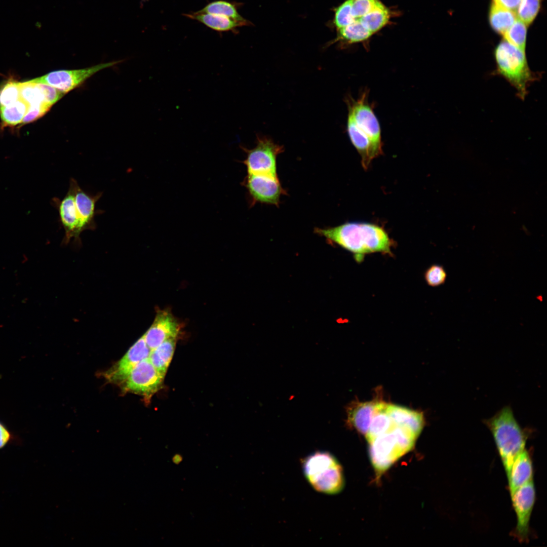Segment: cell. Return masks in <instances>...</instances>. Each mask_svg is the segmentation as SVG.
<instances>
[{
	"mask_svg": "<svg viewBox=\"0 0 547 547\" xmlns=\"http://www.w3.org/2000/svg\"><path fill=\"white\" fill-rule=\"evenodd\" d=\"M511 496L517 516L516 535L520 541H526L530 519L535 500V489L533 480L519 487Z\"/></svg>",
	"mask_w": 547,
	"mask_h": 547,
	"instance_id": "12",
	"label": "cell"
},
{
	"mask_svg": "<svg viewBox=\"0 0 547 547\" xmlns=\"http://www.w3.org/2000/svg\"><path fill=\"white\" fill-rule=\"evenodd\" d=\"M181 328V324L170 311L158 309L152 325L143 336L152 350L168 339L177 338Z\"/></svg>",
	"mask_w": 547,
	"mask_h": 547,
	"instance_id": "13",
	"label": "cell"
},
{
	"mask_svg": "<svg viewBox=\"0 0 547 547\" xmlns=\"http://www.w3.org/2000/svg\"><path fill=\"white\" fill-rule=\"evenodd\" d=\"M302 467L305 479L317 491L336 494L343 489L344 477L342 466L330 452L317 451L309 454L303 459Z\"/></svg>",
	"mask_w": 547,
	"mask_h": 547,
	"instance_id": "4",
	"label": "cell"
},
{
	"mask_svg": "<svg viewBox=\"0 0 547 547\" xmlns=\"http://www.w3.org/2000/svg\"><path fill=\"white\" fill-rule=\"evenodd\" d=\"M20 98L25 102L28 106L34 105L48 104L45 95L37 83L32 80L26 82H19Z\"/></svg>",
	"mask_w": 547,
	"mask_h": 547,
	"instance_id": "27",
	"label": "cell"
},
{
	"mask_svg": "<svg viewBox=\"0 0 547 547\" xmlns=\"http://www.w3.org/2000/svg\"><path fill=\"white\" fill-rule=\"evenodd\" d=\"M199 11L228 17L241 23L242 26L248 24V21L238 13L237 4L226 0L213 1Z\"/></svg>",
	"mask_w": 547,
	"mask_h": 547,
	"instance_id": "25",
	"label": "cell"
},
{
	"mask_svg": "<svg viewBox=\"0 0 547 547\" xmlns=\"http://www.w3.org/2000/svg\"><path fill=\"white\" fill-rule=\"evenodd\" d=\"M338 32L337 38L333 43L339 42L343 45L365 42L373 35L357 21L338 29Z\"/></svg>",
	"mask_w": 547,
	"mask_h": 547,
	"instance_id": "24",
	"label": "cell"
},
{
	"mask_svg": "<svg viewBox=\"0 0 547 547\" xmlns=\"http://www.w3.org/2000/svg\"><path fill=\"white\" fill-rule=\"evenodd\" d=\"M376 402L353 401L349 404L346 408L347 425L365 435L374 412Z\"/></svg>",
	"mask_w": 547,
	"mask_h": 547,
	"instance_id": "17",
	"label": "cell"
},
{
	"mask_svg": "<svg viewBox=\"0 0 547 547\" xmlns=\"http://www.w3.org/2000/svg\"><path fill=\"white\" fill-rule=\"evenodd\" d=\"M164 377L148 358L133 368L122 383L123 389L142 396L146 401H149L162 388Z\"/></svg>",
	"mask_w": 547,
	"mask_h": 547,
	"instance_id": "7",
	"label": "cell"
},
{
	"mask_svg": "<svg viewBox=\"0 0 547 547\" xmlns=\"http://www.w3.org/2000/svg\"><path fill=\"white\" fill-rule=\"evenodd\" d=\"M494 53L496 72L515 88L519 98L524 99L528 85L535 78L528 64L525 52L504 40Z\"/></svg>",
	"mask_w": 547,
	"mask_h": 547,
	"instance_id": "5",
	"label": "cell"
},
{
	"mask_svg": "<svg viewBox=\"0 0 547 547\" xmlns=\"http://www.w3.org/2000/svg\"><path fill=\"white\" fill-rule=\"evenodd\" d=\"M121 62V61H115L103 63L80 69L53 71L32 80L34 82L50 85L66 94L80 86L88 79L100 70L111 67Z\"/></svg>",
	"mask_w": 547,
	"mask_h": 547,
	"instance_id": "8",
	"label": "cell"
},
{
	"mask_svg": "<svg viewBox=\"0 0 547 547\" xmlns=\"http://www.w3.org/2000/svg\"><path fill=\"white\" fill-rule=\"evenodd\" d=\"M28 107V105L21 98L9 106L0 107V116L3 125L15 126L21 123Z\"/></svg>",
	"mask_w": 547,
	"mask_h": 547,
	"instance_id": "26",
	"label": "cell"
},
{
	"mask_svg": "<svg viewBox=\"0 0 547 547\" xmlns=\"http://www.w3.org/2000/svg\"><path fill=\"white\" fill-rule=\"evenodd\" d=\"M241 148L247 155L243 162L247 167L248 174L278 176L277 158L283 152V146L275 143L270 138L259 136L257 137L254 148Z\"/></svg>",
	"mask_w": 547,
	"mask_h": 547,
	"instance_id": "6",
	"label": "cell"
},
{
	"mask_svg": "<svg viewBox=\"0 0 547 547\" xmlns=\"http://www.w3.org/2000/svg\"><path fill=\"white\" fill-rule=\"evenodd\" d=\"M102 195V192H98L95 195L91 194L84 191L77 182H76L74 200L83 231L96 229L95 217L99 213H102V210L96 209V204Z\"/></svg>",
	"mask_w": 547,
	"mask_h": 547,
	"instance_id": "15",
	"label": "cell"
},
{
	"mask_svg": "<svg viewBox=\"0 0 547 547\" xmlns=\"http://www.w3.org/2000/svg\"><path fill=\"white\" fill-rule=\"evenodd\" d=\"M490 429L506 475L517 456L525 449L527 433L509 406H505L485 421Z\"/></svg>",
	"mask_w": 547,
	"mask_h": 547,
	"instance_id": "3",
	"label": "cell"
},
{
	"mask_svg": "<svg viewBox=\"0 0 547 547\" xmlns=\"http://www.w3.org/2000/svg\"><path fill=\"white\" fill-rule=\"evenodd\" d=\"M379 0H351V14L354 19L367 14L376 6Z\"/></svg>",
	"mask_w": 547,
	"mask_h": 547,
	"instance_id": "33",
	"label": "cell"
},
{
	"mask_svg": "<svg viewBox=\"0 0 547 547\" xmlns=\"http://www.w3.org/2000/svg\"><path fill=\"white\" fill-rule=\"evenodd\" d=\"M389 19L388 9L379 1L372 10L360 18L355 19L353 21H358L373 34L383 27Z\"/></svg>",
	"mask_w": 547,
	"mask_h": 547,
	"instance_id": "22",
	"label": "cell"
},
{
	"mask_svg": "<svg viewBox=\"0 0 547 547\" xmlns=\"http://www.w3.org/2000/svg\"><path fill=\"white\" fill-rule=\"evenodd\" d=\"M243 184L253 204L260 203L278 206L281 196L286 193L278 176L248 174Z\"/></svg>",
	"mask_w": 547,
	"mask_h": 547,
	"instance_id": "10",
	"label": "cell"
},
{
	"mask_svg": "<svg viewBox=\"0 0 547 547\" xmlns=\"http://www.w3.org/2000/svg\"><path fill=\"white\" fill-rule=\"evenodd\" d=\"M76 182L75 179L71 178L68 190L64 197L61 200L58 198L52 199L53 204L58 211L61 226L65 231L62 243L65 245L72 239L77 243H80V236L83 231L74 200L75 185Z\"/></svg>",
	"mask_w": 547,
	"mask_h": 547,
	"instance_id": "11",
	"label": "cell"
},
{
	"mask_svg": "<svg viewBox=\"0 0 547 547\" xmlns=\"http://www.w3.org/2000/svg\"><path fill=\"white\" fill-rule=\"evenodd\" d=\"M368 443L370 459L378 475L407 453L392 429Z\"/></svg>",
	"mask_w": 547,
	"mask_h": 547,
	"instance_id": "9",
	"label": "cell"
},
{
	"mask_svg": "<svg viewBox=\"0 0 547 547\" xmlns=\"http://www.w3.org/2000/svg\"><path fill=\"white\" fill-rule=\"evenodd\" d=\"M10 437V434L7 429L0 423V448L7 444Z\"/></svg>",
	"mask_w": 547,
	"mask_h": 547,
	"instance_id": "36",
	"label": "cell"
},
{
	"mask_svg": "<svg viewBox=\"0 0 547 547\" xmlns=\"http://www.w3.org/2000/svg\"><path fill=\"white\" fill-rule=\"evenodd\" d=\"M506 476L511 495L521 486L533 480L532 462L526 449L517 456Z\"/></svg>",
	"mask_w": 547,
	"mask_h": 547,
	"instance_id": "16",
	"label": "cell"
},
{
	"mask_svg": "<svg viewBox=\"0 0 547 547\" xmlns=\"http://www.w3.org/2000/svg\"><path fill=\"white\" fill-rule=\"evenodd\" d=\"M444 267L439 264H433L424 273V279L428 285L435 287L444 284L447 279Z\"/></svg>",
	"mask_w": 547,
	"mask_h": 547,
	"instance_id": "31",
	"label": "cell"
},
{
	"mask_svg": "<svg viewBox=\"0 0 547 547\" xmlns=\"http://www.w3.org/2000/svg\"><path fill=\"white\" fill-rule=\"evenodd\" d=\"M521 0H493L494 3L516 12Z\"/></svg>",
	"mask_w": 547,
	"mask_h": 547,
	"instance_id": "35",
	"label": "cell"
},
{
	"mask_svg": "<svg viewBox=\"0 0 547 547\" xmlns=\"http://www.w3.org/2000/svg\"><path fill=\"white\" fill-rule=\"evenodd\" d=\"M20 98L19 82L9 80L1 86L0 107L12 104Z\"/></svg>",
	"mask_w": 547,
	"mask_h": 547,
	"instance_id": "29",
	"label": "cell"
},
{
	"mask_svg": "<svg viewBox=\"0 0 547 547\" xmlns=\"http://www.w3.org/2000/svg\"><path fill=\"white\" fill-rule=\"evenodd\" d=\"M185 17L196 20L208 27L219 32L235 31L237 27L242 25L225 16L200 12L199 11L183 14Z\"/></svg>",
	"mask_w": 547,
	"mask_h": 547,
	"instance_id": "19",
	"label": "cell"
},
{
	"mask_svg": "<svg viewBox=\"0 0 547 547\" xmlns=\"http://www.w3.org/2000/svg\"><path fill=\"white\" fill-rule=\"evenodd\" d=\"M314 232L352 253L358 262L371 253L392 254L393 240L382 227L375 224L348 222L334 227H316Z\"/></svg>",
	"mask_w": 547,
	"mask_h": 547,
	"instance_id": "2",
	"label": "cell"
},
{
	"mask_svg": "<svg viewBox=\"0 0 547 547\" xmlns=\"http://www.w3.org/2000/svg\"><path fill=\"white\" fill-rule=\"evenodd\" d=\"M526 24L517 18L513 25L503 34L505 41L525 52Z\"/></svg>",
	"mask_w": 547,
	"mask_h": 547,
	"instance_id": "28",
	"label": "cell"
},
{
	"mask_svg": "<svg viewBox=\"0 0 547 547\" xmlns=\"http://www.w3.org/2000/svg\"><path fill=\"white\" fill-rule=\"evenodd\" d=\"M177 338H171L152 350L148 357L155 369L165 376L175 350Z\"/></svg>",
	"mask_w": 547,
	"mask_h": 547,
	"instance_id": "21",
	"label": "cell"
},
{
	"mask_svg": "<svg viewBox=\"0 0 547 547\" xmlns=\"http://www.w3.org/2000/svg\"><path fill=\"white\" fill-rule=\"evenodd\" d=\"M368 90H364L357 99L348 95L347 131L353 145L367 169L371 162L382 153L381 133L373 106L368 101Z\"/></svg>",
	"mask_w": 547,
	"mask_h": 547,
	"instance_id": "1",
	"label": "cell"
},
{
	"mask_svg": "<svg viewBox=\"0 0 547 547\" xmlns=\"http://www.w3.org/2000/svg\"><path fill=\"white\" fill-rule=\"evenodd\" d=\"M351 5V0H346L336 9L334 23L337 30L352 23Z\"/></svg>",
	"mask_w": 547,
	"mask_h": 547,
	"instance_id": "32",
	"label": "cell"
},
{
	"mask_svg": "<svg viewBox=\"0 0 547 547\" xmlns=\"http://www.w3.org/2000/svg\"><path fill=\"white\" fill-rule=\"evenodd\" d=\"M515 12L505 9L493 3L490 8L489 20L491 27L503 35L517 19Z\"/></svg>",
	"mask_w": 547,
	"mask_h": 547,
	"instance_id": "23",
	"label": "cell"
},
{
	"mask_svg": "<svg viewBox=\"0 0 547 547\" xmlns=\"http://www.w3.org/2000/svg\"><path fill=\"white\" fill-rule=\"evenodd\" d=\"M52 106L48 104L34 105L28 106L27 111L24 115L22 125L33 122L44 115Z\"/></svg>",
	"mask_w": 547,
	"mask_h": 547,
	"instance_id": "34",
	"label": "cell"
},
{
	"mask_svg": "<svg viewBox=\"0 0 547 547\" xmlns=\"http://www.w3.org/2000/svg\"><path fill=\"white\" fill-rule=\"evenodd\" d=\"M387 404L383 401L376 402L374 412L365 435L368 442L390 431L395 425L387 412Z\"/></svg>",
	"mask_w": 547,
	"mask_h": 547,
	"instance_id": "20",
	"label": "cell"
},
{
	"mask_svg": "<svg viewBox=\"0 0 547 547\" xmlns=\"http://www.w3.org/2000/svg\"><path fill=\"white\" fill-rule=\"evenodd\" d=\"M386 410L394 425L405 427L418 436L424 424L422 413L389 404H387Z\"/></svg>",
	"mask_w": 547,
	"mask_h": 547,
	"instance_id": "18",
	"label": "cell"
},
{
	"mask_svg": "<svg viewBox=\"0 0 547 547\" xmlns=\"http://www.w3.org/2000/svg\"><path fill=\"white\" fill-rule=\"evenodd\" d=\"M540 8V0H521L518 7V18L526 25L530 24L536 16Z\"/></svg>",
	"mask_w": 547,
	"mask_h": 547,
	"instance_id": "30",
	"label": "cell"
},
{
	"mask_svg": "<svg viewBox=\"0 0 547 547\" xmlns=\"http://www.w3.org/2000/svg\"><path fill=\"white\" fill-rule=\"evenodd\" d=\"M151 349L143 335L129 348L122 359L105 373L110 382L122 384L133 368L140 362L149 357Z\"/></svg>",
	"mask_w": 547,
	"mask_h": 547,
	"instance_id": "14",
	"label": "cell"
}]
</instances>
